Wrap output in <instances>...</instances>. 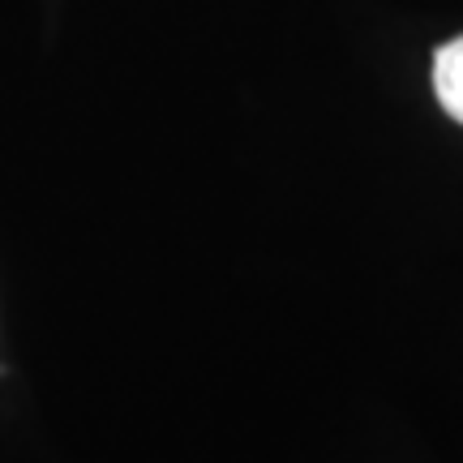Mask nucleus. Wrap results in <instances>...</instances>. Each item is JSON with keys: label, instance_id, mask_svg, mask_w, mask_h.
<instances>
[{"label": "nucleus", "instance_id": "1", "mask_svg": "<svg viewBox=\"0 0 463 463\" xmlns=\"http://www.w3.org/2000/svg\"><path fill=\"white\" fill-rule=\"evenodd\" d=\"M433 95L442 103V112L455 125H463V34L433 52Z\"/></svg>", "mask_w": 463, "mask_h": 463}]
</instances>
